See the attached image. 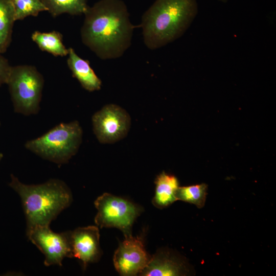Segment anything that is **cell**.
<instances>
[{
  "mask_svg": "<svg viewBox=\"0 0 276 276\" xmlns=\"http://www.w3.org/2000/svg\"><path fill=\"white\" fill-rule=\"evenodd\" d=\"M14 10L10 0H0V54L4 53L12 40L15 21Z\"/></svg>",
  "mask_w": 276,
  "mask_h": 276,
  "instance_id": "cell-15",
  "label": "cell"
},
{
  "mask_svg": "<svg viewBox=\"0 0 276 276\" xmlns=\"http://www.w3.org/2000/svg\"><path fill=\"white\" fill-rule=\"evenodd\" d=\"M73 258H78L84 268L91 263L97 262L101 256L100 234L97 226L90 225L68 231Z\"/></svg>",
  "mask_w": 276,
  "mask_h": 276,
  "instance_id": "cell-10",
  "label": "cell"
},
{
  "mask_svg": "<svg viewBox=\"0 0 276 276\" xmlns=\"http://www.w3.org/2000/svg\"><path fill=\"white\" fill-rule=\"evenodd\" d=\"M153 204L162 209L177 201L176 192L179 187L177 177L163 171L157 176Z\"/></svg>",
  "mask_w": 276,
  "mask_h": 276,
  "instance_id": "cell-13",
  "label": "cell"
},
{
  "mask_svg": "<svg viewBox=\"0 0 276 276\" xmlns=\"http://www.w3.org/2000/svg\"><path fill=\"white\" fill-rule=\"evenodd\" d=\"M8 185L20 198L27 229L39 225L50 226L73 201L70 189L59 179H50L40 184L27 185L11 174Z\"/></svg>",
  "mask_w": 276,
  "mask_h": 276,
  "instance_id": "cell-3",
  "label": "cell"
},
{
  "mask_svg": "<svg viewBox=\"0 0 276 276\" xmlns=\"http://www.w3.org/2000/svg\"><path fill=\"white\" fill-rule=\"evenodd\" d=\"M53 17L67 13L72 15L84 14L89 7L87 0H41Z\"/></svg>",
  "mask_w": 276,
  "mask_h": 276,
  "instance_id": "cell-16",
  "label": "cell"
},
{
  "mask_svg": "<svg viewBox=\"0 0 276 276\" xmlns=\"http://www.w3.org/2000/svg\"><path fill=\"white\" fill-rule=\"evenodd\" d=\"M82 42L103 60L121 57L130 47L134 26L122 0H100L84 13Z\"/></svg>",
  "mask_w": 276,
  "mask_h": 276,
  "instance_id": "cell-1",
  "label": "cell"
},
{
  "mask_svg": "<svg viewBox=\"0 0 276 276\" xmlns=\"http://www.w3.org/2000/svg\"><path fill=\"white\" fill-rule=\"evenodd\" d=\"M91 120L94 133L102 144L114 143L125 137L131 124L128 113L113 104L104 106L93 114Z\"/></svg>",
  "mask_w": 276,
  "mask_h": 276,
  "instance_id": "cell-7",
  "label": "cell"
},
{
  "mask_svg": "<svg viewBox=\"0 0 276 276\" xmlns=\"http://www.w3.org/2000/svg\"><path fill=\"white\" fill-rule=\"evenodd\" d=\"M125 240L114 252L113 262L118 273L124 276L140 274L150 258L147 252L142 237L125 236Z\"/></svg>",
  "mask_w": 276,
  "mask_h": 276,
  "instance_id": "cell-9",
  "label": "cell"
},
{
  "mask_svg": "<svg viewBox=\"0 0 276 276\" xmlns=\"http://www.w3.org/2000/svg\"><path fill=\"white\" fill-rule=\"evenodd\" d=\"M82 128L77 121L61 123L42 135L27 141L26 149L58 165L67 163L78 152Z\"/></svg>",
  "mask_w": 276,
  "mask_h": 276,
  "instance_id": "cell-4",
  "label": "cell"
},
{
  "mask_svg": "<svg viewBox=\"0 0 276 276\" xmlns=\"http://www.w3.org/2000/svg\"><path fill=\"white\" fill-rule=\"evenodd\" d=\"M219 1H220L221 2L225 3L228 1V0H218Z\"/></svg>",
  "mask_w": 276,
  "mask_h": 276,
  "instance_id": "cell-21",
  "label": "cell"
},
{
  "mask_svg": "<svg viewBox=\"0 0 276 276\" xmlns=\"http://www.w3.org/2000/svg\"><path fill=\"white\" fill-rule=\"evenodd\" d=\"M97 213L95 218L96 225L101 228L115 227L125 236L132 235V226L141 210L128 200L104 193L95 200Z\"/></svg>",
  "mask_w": 276,
  "mask_h": 276,
  "instance_id": "cell-6",
  "label": "cell"
},
{
  "mask_svg": "<svg viewBox=\"0 0 276 276\" xmlns=\"http://www.w3.org/2000/svg\"><path fill=\"white\" fill-rule=\"evenodd\" d=\"M197 13L196 0H155L143 14L140 25L145 45L156 50L179 38Z\"/></svg>",
  "mask_w": 276,
  "mask_h": 276,
  "instance_id": "cell-2",
  "label": "cell"
},
{
  "mask_svg": "<svg viewBox=\"0 0 276 276\" xmlns=\"http://www.w3.org/2000/svg\"><path fill=\"white\" fill-rule=\"evenodd\" d=\"M208 185L205 183L179 187L176 192L177 200L193 204L198 208H203L208 194Z\"/></svg>",
  "mask_w": 276,
  "mask_h": 276,
  "instance_id": "cell-17",
  "label": "cell"
},
{
  "mask_svg": "<svg viewBox=\"0 0 276 276\" xmlns=\"http://www.w3.org/2000/svg\"><path fill=\"white\" fill-rule=\"evenodd\" d=\"M11 67L8 60L0 54V86L6 84Z\"/></svg>",
  "mask_w": 276,
  "mask_h": 276,
  "instance_id": "cell-19",
  "label": "cell"
},
{
  "mask_svg": "<svg viewBox=\"0 0 276 276\" xmlns=\"http://www.w3.org/2000/svg\"><path fill=\"white\" fill-rule=\"evenodd\" d=\"M1 121H0V127H1Z\"/></svg>",
  "mask_w": 276,
  "mask_h": 276,
  "instance_id": "cell-22",
  "label": "cell"
},
{
  "mask_svg": "<svg viewBox=\"0 0 276 276\" xmlns=\"http://www.w3.org/2000/svg\"><path fill=\"white\" fill-rule=\"evenodd\" d=\"M3 157H4L3 153H2V152H0V163H1V160H2Z\"/></svg>",
  "mask_w": 276,
  "mask_h": 276,
  "instance_id": "cell-20",
  "label": "cell"
},
{
  "mask_svg": "<svg viewBox=\"0 0 276 276\" xmlns=\"http://www.w3.org/2000/svg\"><path fill=\"white\" fill-rule=\"evenodd\" d=\"M13 5L15 20H22L26 17L36 16L47 9L41 0H10Z\"/></svg>",
  "mask_w": 276,
  "mask_h": 276,
  "instance_id": "cell-18",
  "label": "cell"
},
{
  "mask_svg": "<svg viewBox=\"0 0 276 276\" xmlns=\"http://www.w3.org/2000/svg\"><path fill=\"white\" fill-rule=\"evenodd\" d=\"M44 82L34 66H11L6 84L15 113L29 116L39 112Z\"/></svg>",
  "mask_w": 276,
  "mask_h": 276,
  "instance_id": "cell-5",
  "label": "cell"
},
{
  "mask_svg": "<svg viewBox=\"0 0 276 276\" xmlns=\"http://www.w3.org/2000/svg\"><path fill=\"white\" fill-rule=\"evenodd\" d=\"M189 269L182 259L167 249L158 250L140 275L144 276H178L189 273Z\"/></svg>",
  "mask_w": 276,
  "mask_h": 276,
  "instance_id": "cell-11",
  "label": "cell"
},
{
  "mask_svg": "<svg viewBox=\"0 0 276 276\" xmlns=\"http://www.w3.org/2000/svg\"><path fill=\"white\" fill-rule=\"evenodd\" d=\"M32 40L42 51L47 52L54 56H65L68 53L63 43L62 35L59 32H41L36 31L31 36Z\"/></svg>",
  "mask_w": 276,
  "mask_h": 276,
  "instance_id": "cell-14",
  "label": "cell"
},
{
  "mask_svg": "<svg viewBox=\"0 0 276 276\" xmlns=\"http://www.w3.org/2000/svg\"><path fill=\"white\" fill-rule=\"evenodd\" d=\"M67 56L68 67L82 87L89 91L100 90L102 81L90 66L89 61L79 57L72 48H68Z\"/></svg>",
  "mask_w": 276,
  "mask_h": 276,
  "instance_id": "cell-12",
  "label": "cell"
},
{
  "mask_svg": "<svg viewBox=\"0 0 276 276\" xmlns=\"http://www.w3.org/2000/svg\"><path fill=\"white\" fill-rule=\"evenodd\" d=\"M28 239L44 255L45 266H61L65 258H73L68 231L57 233L50 226H35L26 229Z\"/></svg>",
  "mask_w": 276,
  "mask_h": 276,
  "instance_id": "cell-8",
  "label": "cell"
}]
</instances>
